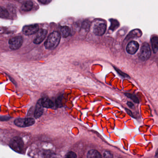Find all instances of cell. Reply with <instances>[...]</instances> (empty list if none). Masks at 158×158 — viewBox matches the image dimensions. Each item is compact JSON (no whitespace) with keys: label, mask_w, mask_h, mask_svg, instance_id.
<instances>
[{"label":"cell","mask_w":158,"mask_h":158,"mask_svg":"<svg viewBox=\"0 0 158 158\" xmlns=\"http://www.w3.org/2000/svg\"><path fill=\"white\" fill-rule=\"evenodd\" d=\"M60 39V34L58 32L54 31L52 32L44 43L45 48L50 50L54 49L59 44Z\"/></svg>","instance_id":"cell-1"},{"label":"cell","mask_w":158,"mask_h":158,"mask_svg":"<svg viewBox=\"0 0 158 158\" xmlns=\"http://www.w3.org/2000/svg\"><path fill=\"white\" fill-rule=\"evenodd\" d=\"M106 22L102 20H96L93 25V32L98 36H101L106 32Z\"/></svg>","instance_id":"cell-2"},{"label":"cell","mask_w":158,"mask_h":158,"mask_svg":"<svg viewBox=\"0 0 158 158\" xmlns=\"http://www.w3.org/2000/svg\"><path fill=\"white\" fill-rule=\"evenodd\" d=\"M10 147L13 150L21 153L24 147V143L21 138L18 136L14 137L10 142Z\"/></svg>","instance_id":"cell-3"},{"label":"cell","mask_w":158,"mask_h":158,"mask_svg":"<svg viewBox=\"0 0 158 158\" xmlns=\"http://www.w3.org/2000/svg\"><path fill=\"white\" fill-rule=\"evenodd\" d=\"M151 51L150 45L148 43H145L142 45L139 54V58L143 61H146L150 58Z\"/></svg>","instance_id":"cell-4"},{"label":"cell","mask_w":158,"mask_h":158,"mask_svg":"<svg viewBox=\"0 0 158 158\" xmlns=\"http://www.w3.org/2000/svg\"><path fill=\"white\" fill-rule=\"evenodd\" d=\"M35 120L33 118H27L25 119H17L14 122V123L15 124L16 126L18 127L25 128V127L32 126L35 123Z\"/></svg>","instance_id":"cell-5"},{"label":"cell","mask_w":158,"mask_h":158,"mask_svg":"<svg viewBox=\"0 0 158 158\" xmlns=\"http://www.w3.org/2000/svg\"><path fill=\"white\" fill-rule=\"evenodd\" d=\"M23 38L21 36H17L13 37L9 40V47L12 50H17L20 48L23 43Z\"/></svg>","instance_id":"cell-6"},{"label":"cell","mask_w":158,"mask_h":158,"mask_svg":"<svg viewBox=\"0 0 158 158\" xmlns=\"http://www.w3.org/2000/svg\"><path fill=\"white\" fill-rule=\"evenodd\" d=\"M39 30V25L38 24L27 25L24 26L22 29L23 33L26 35H31L35 34Z\"/></svg>","instance_id":"cell-7"},{"label":"cell","mask_w":158,"mask_h":158,"mask_svg":"<svg viewBox=\"0 0 158 158\" xmlns=\"http://www.w3.org/2000/svg\"><path fill=\"white\" fill-rule=\"evenodd\" d=\"M47 33V30L44 29H41L40 30L38 31L34 40H33L34 43H35V44H40L45 39Z\"/></svg>","instance_id":"cell-8"},{"label":"cell","mask_w":158,"mask_h":158,"mask_svg":"<svg viewBox=\"0 0 158 158\" xmlns=\"http://www.w3.org/2000/svg\"><path fill=\"white\" fill-rule=\"evenodd\" d=\"M139 45L138 42L135 41H131L128 43L126 47V51L130 54H134L139 49Z\"/></svg>","instance_id":"cell-9"},{"label":"cell","mask_w":158,"mask_h":158,"mask_svg":"<svg viewBox=\"0 0 158 158\" xmlns=\"http://www.w3.org/2000/svg\"><path fill=\"white\" fill-rule=\"evenodd\" d=\"M43 108L44 107L42 105L41 99H40L38 101L35 108L34 111V117L35 118H38L42 115L44 111Z\"/></svg>","instance_id":"cell-10"},{"label":"cell","mask_w":158,"mask_h":158,"mask_svg":"<svg viewBox=\"0 0 158 158\" xmlns=\"http://www.w3.org/2000/svg\"><path fill=\"white\" fill-rule=\"evenodd\" d=\"M43 106L46 108H52L54 106L53 102L47 97H44L41 99Z\"/></svg>","instance_id":"cell-11"},{"label":"cell","mask_w":158,"mask_h":158,"mask_svg":"<svg viewBox=\"0 0 158 158\" xmlns=\"http://www.w3.org/2000/svg\"><path fill=\"white\" fill-rule=\"evenodd\" d=\"M33 7V3L30 1H27L24 2L21 7V9L23 11L28 12L31 11Z\"/></svg>","instance_id":"cell-12"},{"label":"cell","mask_w":158,"mask_h":158,"mask_svg":"<svg viewBox=\"0 0 158 158\" xmlns=\"http://www.w3.org/2000/svg\"><path fill=\"white\" fill-rule=\"evenodd\" d=\"M152 49L154 53L158 52V36H155L152 37L151 40Z\"/></svg>","instance_id":"cell-13"},{"label":"cell","mask_w":158,"mask_h":158,"mask_svg":"<svg viewBox=\"0 0 158 158\" xmlns=\"http://www.w3.org/2000/svg\"><path fill=\"white\" fill-rule=\"evenodd\" d=\"M61 32L63 37L67 38L70 35L71 33V29L67 26H64L61 28Z\"/></svg>","instance_id":"cell-14"},{"label":"cell","mask_w":158,"mask_h":158,"mask_svg":"<svg viewBox=\"0 0 158 158\" xmlns=\"http://www.w3.org/2000/svg\"><path fill=\"white\" fill-rule=\"evenodd\" d=\"M87 158H101V154L97 150H90L87 153Z\"/></svg>","instance_id":"cell-15"},{"label":"cell","mask_w":158,"mask_h":158,"mask_svg":"<svg viewBox=\"0 0 158 158\" xmlns=\"http://www.w3.org/2000/svg\"><path fill=\"white\" fill-rule=\"evenodd\" d=\"M8 16L7 10L4 7L0 6V17L6 18Z\"/></svg>","instance_id":"cell-16"},{"label":"cell","mask_w":158,"mask_h":158,"mask_svg":"<svg viewBox=\"0 0 158 158\" xmlns=\"http://www.w3.org/2000/svg\"><path fill=\"white\" fill-rule=\"evenodd\" d=\"M125 95H126V96L131 98V99H132L135 103H139V100H138V98L135 96L130 93H126Z\"/></svg>","instance_id":"cell-17"},{"label":"cell","mask_w":158,"mask_h":158,"mask_svg":"<svg viewBox=\"0 0 158 158\" xmlns=\"http://www.w3.org/2000/svg\"><path fill=\"white\" fill-rule=\"evenodd\" d=\"M67 158H75L77 157V155L76 153L73 152H70L67 154Z\"/></svg>","instance_id":"cell-18"},{"label":"cell","mask_w":158,"mask_h":158,"mask_svg":"<svg viewBox=\"0 0 158 158\" xmlns=\"http://www.w3.org/2000/svg\"><path fill=\"white\" fill-rule=\"evenodd\" d=\"M104 157L106 158H112L113 157L112 154H110V152L106 151L104 154Z\"/></svg>","instance_id":"cell-19"},{"label":"cell","mask_w":158,"mask_h":158,"mask_svg":"<svg viewBox=\"0 0 158 158\" xmlns=\"http://www.w3.org/2000/svg\"><path fill=\"white\" fill-rule=\"evenodd\" d=\"M52 0H38L41 3L43 4H48L50 3L51 2H52Z\"/></svg>","instance_id":"cell-20"},{"label":"cell","mask_w":158,"mask_h":158,"mask_svg":"<svg viewBox=\"0 0 158 158\" xmlns=\"http://www.w3.org/2000/svg\"><path fill=\"white\" fill-rule=\"evenodd\" d=\"M127 105H128L130 107H132V106H133V104L131 103V102H128V103H127Z\"/></svg>","instance_id":"cell-21"},{"label":"cell","mask_w":158,"mask_h":158,"mask_svg":"<svg viewBox=\"0 0 158 158\" xmlns=\"http://www.w3.org/2000/svg\"><path fill=\"white\" fill-rule=\"evenodd\" d=\"M156 157H158V149L157 150L156 152Z\"/></svg>","instance_id":"cell-22"}]
</instances>
